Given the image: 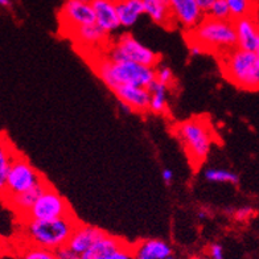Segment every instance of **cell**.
<instances>
[{"label":"cell","mask_w":259,"mask_h":259,"mask_svg":"<svg viewBox=\"0 0 259 259\" xmlns=\"http://www.w3.org/2000/svg\"><path fill=\"white\" fill-rule=\"evenodd\" d=\"M81 222L74 214H69L57 220L49 221H23V233L27 243L57 251L68 246L75 228Z\"/></svg>","instance_id":"obj_2"},{"label":"cell","mask_w":259,"mask_h":259,"mask_svg":"<svg viewBox=\"0 0 259 259\" xmlns=\"http://www.w3.org/2000/svg\"><path fill=\"white\" fill-rule=\"evenodd\" d=\"M45 180L47 179L28 161L27 157L19 154L12 163L7 181H6V188L2 192L3 201L17 194L31 191L34 187L44 183Z\"/></svg>","instance_id":"obj_7"},{"label":"cell","mask_w":259,"mask_h":259,"mask_svg":"<svg viewBox=\"0 0 259 259\" xmlns=\"http://www.w3.org/2000/svg\"><path fill=\"white\" fill-rule=\"evenodd\" d=\"M105 234L106 233L103 230H101L99 228H96V226L79 224L75 228L72 238L69 241L68 247L72 249L74 252H77V254H79V255H82L93 245H96Z\"/></svg>","instance_id":"obj_14"},{"label":"cell","mask_w":259,"mask_h":259,"mask_svg":"<svg viewBox=\"0 0 259 259\" xmlns=\"http://www.w3.org/2000/svg\"><path fill=\"white\" fill-rule=\"evenodd\" d=\"M60 21L68 31L83 25L96 24V14L90 3L65 0L60 11Z\"/></svg>","instance_id":"obj_9"},{"label":"cell","mask_w":259,"mask_h":259,"mask_svg":"<svg viewBox=\"0 0 259 259\" xmlns=\"http://www.w3.org/2000/svg\"><path fill=\"white\" fill-rule=\"evenodd\" d=\"M17 259H57V255L56 251L25 242V246L20 250Z\"/></svg>","instance_id":"obj_25"},{"label":"cell","mask_w":259,"mask_h":259,"mask_svg":"<svg viewBox=\"0 0 259 259\" xmlns=\"http://www.w3.org/2000/svg\"><path fill=\"white\" fill-rule=\"evenodd\" d=\"M49 185L51 184L45 180L44 183H41L40 185L34 187L31 191H27L24 192V193H20L17 194V196H14V197L7 198V200H4V202H6V205L10 206L21 220H24L25 215L28 214V211L31 210L32 206L34 205V202L37 201L41 194L47 191V188H48Z\"/></svg>","instance_id":"obj_16"},{"label":"cell","mask_w":259,"mask_h":259,"mask_svg":"<svg viewBox=\"0 0 259 259\" xmlns=\"http://www.w3.org/2000/svg\"><path fill=\"white\" fill-rule=\"evenodd\" d=\"M189 53L192 57H197V56L204 55L205 51L201 45L196 44V42H189Z\"/></svg>","instance_id":"obj_32"},{"label":"cell","mask_w":259,"mask_h":259,"mask_svg":"<svg viewBox=\"0 0 259 259\" xmlns=\"http://www.w3.org/2000/svg\"><path fill=\"white\" fill-rule=\"evenodd\" d=\"M206 16L215 19V20H232V15H230V10H229L226 0H217L208 11Z\"/></svg>","instance_id":"obj_26"},{"label":"cell","mask_w":259,"mask_h":259,"mask_svg":"<svg viewBox=\"0 0 259 259\" xmlns=\"http://www.w3.org/2000/svg\"><path fill=\"white\" fill-rule=\"evenodd\" d=\"M105 259H135L134 258L133 245L126 242L123 246H120L116 251H114L113 254H110L109 256H106Z\"/></svg>","instance_id":"obj_29"},{"label":"cell","mask_w":259,"mask_h":259,"mask_svg":"<svg viewBox=\"0 0 259 259\" xmlns=\"http://www.w3.org/2000/svg\"><path fill=\"white\" fill-rule=\"evenodd\" d=\"M188 42L201 45L205 53L225 55L237 48V32L233 20H215L205 16L197 27L187 32Z\"/></svg>","instance_id":"obj_3"},{"label":"cell","mask_w":259,"mask_h":259,"mask_svg":"<svg viewBox=\"0 0 259 259\" xmlns=\"http://www.w3.org/2000/svg\"><path fill=\"white\" fill-rule=\"evenodd\" d=\"M226 211H228L230 217H233L235 221L239 222L247 221V220L251 219L252 214H254V210H252L251 206H241V208L237 209H228Z\"/></svg>","instance_id":"obj_28"},{"label":"cell","mask_w":259,"mask_h":259,"mask_svg":"<svg viewBox=\"0 0 259 259\" xmlns=\"http://www.w3.org/2000/svg\"><path fill=\"white\" fill-rule=\"evenodd\" d=\"M92 66L98 78L110 90L115 89L118 86L148 88L156 79V69L135 62H115L107 57H101L97 58Z\"/></svg>","instance_id":"obj_1"},{"label":"cell","mask_w":259,"mask_h":259,"mask_svg":"<svg viewBox=\"0 0 259 259\" xmlns=\"http://www.w3.org/2000/svg\"><path fill=\"white\" fill-rule=\"evenodd\" d=\"M106 57L115 62L130 61L154 69H156L160 62V56L152 49L147 48L146 45L130 33H124L118 37V40L109 48Z\"/></svg>","instance_id":"obj_6"},{"label":"cell","mask_w":259,"mask_h":259,"mask_svg":"<svg viewBox=\"0 0 259 259\" xmlns=\"http://www.w3.org/2000/svg\"><path fill=\"white\" fill-rule=\"evenodd\" d=\"M124 243H126L124 239L106 233L96 245H93L88 251L82 254L81 259H105Z\"/></svg>","instance_id":"obj_19"},{"label":"cell","mask_w":259,"mask_h":259,"mask_svg":"<svg viewBox=\"0 0 259 259\" xmlns=\"http://www.w3.org/2000/svg\"><path fill=\"white\" fill-rule=\"evenodd\" d=\"M204 179L209 183H217V184L238 185L239 183L238 174L225 168H208L204 170Z\"/></svg>","instance_id":"obj_23"},{"label":"cell","mask_w":259,"mask_h":259,"mask_svg":"<svg viewBox=\"0 0 259 259\" xmlns=\"http://www.w3.org/2000/svg\"><path fill=\"white\" fill-rule=\"evenodd\" d=\"M111 92L115 94L122 105L128 106L130 109L137 113H144L150 110L151 94L147 88L138 86H118Z\"/></svg>","instance_id":"obj_12"},{"label":"cell","mask_w":259,"mask_h":259,"mask_svg":"<svg viewBox=\"0 0 259 259\" xmlns=\"http://www.w3.org/2000/svg\"><path fill=\"white\" fill-rule=\"evenodd\" d=\"M237 32V48L259 55V21L254 16H247L234 21Z\"/></svg>","instance_id":"obj_11"},{"label":"cell","mask_w":259,"mask_h":259,"mask_svg":"<svg viewBox=\"0 0 259 259\" xmlns=\"http://www.w3.org/2000/svg\"><path fill=\"white\" fill-rule=\"evenodd\" d=\"M116 12L120 25L131 28L144 14L143 0H116Z\"/></svg>","instance_id":"obj_20"},{"label":"cell","mask_w":259,"mask_h":259,"mask_svg":"<svg viewBox=\"0 0 259 259\" xmlns=\"http://www.w3.org/2000/svg\"><path fill=\"white\" fill-rule=\"evenodd\" d=\"M258 68H259V55H258Z\"/></svg>","instance_id":"obj_40"},{"label":"cell","mask_w":259,"mask_h":259,"mask_svg":"<svg viewBox=\"0 0 259 259\" xmlns=\"http://www.w3.org/2000/svg\"><path fill=\"white\" fill-rule=\"evenodd\" d=\"M175 134L194 168L200 167L208 157L214 135L209 123L202 118H191L179 123Z\"/></svg>","instance_id":"obj_5"},{"label":"cell","mask_w":259,"mask_h":259,"mask_svg":"<svg viewBox=\"0 0 259 259\" xmlns=\"http://www.w3.org/2000/svg\"><path fill=\"white\" fill-rule=\"evenodd\" d=\"M17 155L19 154L15 151L14 147L11 146L10 140L4 137L2 138V144H0V191L2 192L6 188L8 174Z\"/></svg>","instance_id":"obj_21"},{"label":"cell","mask_w":259,"mask_h":259,"mask_svg":"<svg viewBox=\"0 0 259 259\" xmlns=\"http://www.w3.org/2000/svg\"><path fill=\"white\" fill-rule=\"evenodd\" d=\"M78 2H82V3H90V4H92L93 0H78Z\"/></svg>","instance_id":"obj_38"},{"label":"cell","mask_w":259,"mask_h":259,"mask_svg":"<svg viewBox=\"0 0 259 259\" xmlns=\"http://www.w3.org/2000/svg\"><path fill=\"white\" fill-rule=\"evenodd\" d=\"M68 34L74 38L77 44H79L81 47H85V48L101 47V44L105 42L107 40V36H109L102 28L97 24L74 28V29L68 31Z\"/></svg>","instance_id":"obj_17"},{"label":"cell","mask_w":259,"mask_h":259,"mask_svg":"<svg viewBox=\"0 0 259 259\" xmlns=\"http://www.w3.org/2000/svg\"><path fill=\"white\" fill-rule=\"evenodd\" d=\"M143 3L144 14L154 23L161 27H172L176 24L170 11L169 0H143Z\"/></svg>","instance_id":"obj_18"},{"label":"cell","mask_w":259,"mask_h":259,"mask_svg":"<svg viewBox=\"0 0 259 259\" xmlns=\"http://www.w3.org/2000/svg\"><path fill=\"white\" fill-rule=\"evenodd\" d=\"M135 259H168L172 256V247L164 239L148 238L133 245Z\"/></svg>","instance_id":"obj_15"},{"label":"cell","mask_w":259,"mask_h":259,"mask_svg":"<svg viewBox=\"0 0 259 259\" xmlns=\"http://www.w3.org/2000/svg\"><path fill=\"white\" fill-rule=\"evenodd\" d=\"M0 6L3 8H11L12 7V0H0Z\"/></svg>","instance_id":"obj_35"},{"label":"cell","mask_w":259,"mask_h":259,"mask_svg":"<svg viewBox=\"0 0 259 259\" xmlns=\"http://www.w3.org/2000/svg\"><path fill=\"white\" fill-rule=\"evenodd\" d=\"M206 256H208L209 259H225L224 247L217 242L210 243L208 247V255Z\"/></svg>","instance_id":"obj_30"},{"label":"cell","mask_w":259,"mask_h":259,"mask_svg":"<svg viewBox=\"0 0 259 259\" xmlns=\"http://www.w3.org/2000/svg\"><path fill=\"white\" fill-rule=\"evenodd\" d=\"M56 255H57V259H81V255L73 251L72 249H69L68 246L58 249L56 251Z\"/></svg>","instance_id":"obj_31"},{"label":"cell","mask_w":259,"mask_h":259,"mask_svg":"<svg viewBox=\"0 0 259 259\" xmlns=\"http://www.w3.org/2000/svg\"><path fill=\"white\" fill-rule=\"evenodd\" d=\"M161 179L164 180V183L170 184L172 180H174V170L169 169V168H164V169L161 170Z\"/></svg>","instance_id":"obj_33"},{"label":"cell","mask_w":259,"mask_h":259,"mask_svg":"<svg viewBox=\"0 0 259 259\" xmlns=\"http://www.w3.org/2000/svg\"><path fill=\"white\" fill-rule=\"evenodd\" d=\"M156 81H159L163 85L172 88L175 83V74L172 69L168 66H157L156 68Z\"/></svg>","instance_id":"obj_27"},{"label":"cell","mask_w":259,"mask_h":259,"mask_svg":"<svg viewBox=\"0 0 259 259\" xmlns=\"http://www.w3.org/2000/svg\"><path fill=\"white\" fill-rule=\"evenodd\" d=\"M169 6L175 23L187 32L194 29L206 16L197 0H169Z\"/></svg>","instance_id":"obj_10"},{"label":"cell","mask_w":259,"mask_h":259,"mask_svg":"<svg viewBox=\"0 0 259 259\" xmlns=\"http://www.w3.org/2000/svg\"><path fill=\"white\" fill-rule=\"evenodd\" d=\"M188 259H209V258L205 255H194V256H191V258H188Z\"/></svg>","instance_id":"obj_37"},{"label":"cell","mask_w":259,"mask_h":259,"mask_svg":"<svg viewBox=\"0 0 259 259\" xmlns=\"http://www.w3.org/2000/svg\"><path fill=\"white\" fill-rule=\"evenodd\" d=\"M72 214V209L69 202L56 191L55 188L49 185L47 191L41 194L38 200L34 202L32 209L28 211L23 221L33 220V221H49L57 220L61 217Z\"/></svg>","instance_id":"obj_8"},{"label":"cell","mask_w":259,"mask_h":259,"mask_svg":"<svg viewBox=\"0 0 259 259\" xmlns=\"http://www.w3.org/2000/svg\"><path fill=\"white\" fill-rule=\"evenodd\" d=\"M92 7L96 14V24L107 34L122 27L116 12V0H93Z\"/></svg>","instance_id":"obj_13"},{"label":"cell","mask_w":259,"mask_h":259,"mask_svg":"<svg viewBox=\"0 0 259 259\" xmlns=\"http://www.w3.org/2000/svg\"><path fill=\"white\" fill-rule=\"evenodd\" d=\"M198 217H200L201 220L206 219V217H208V213H206V210H201L200 213H198Z\"/></svg>","instance_id":"obj_36"},{"label":"cell","mask_w":259,"mask_h":259,"mask_svg":"<svg viewBox=\"0 0 259 259\" xmlns=\"http://www.w3.org/2000/svg\"><path fill=\"white\" fill-rule=\"evenodd\" d=\"M168 259H178V258H175V256L172 255V256H169V258H168Z\"/></svg>","instance_id":"obj_39"},{"label":"cell","mask_w":259,"mask_h":259,"mask_svg":"<svg viewBox=\"0 0 259 259\" xmlns=\"http://www.w3.org/2000/svg\"><path fill=\"white\" fill-rule=\"evenodd\" d=\"M221 57V72L226 79L238 89L259 90L258 55L235 48Z\"/></svg>","instance_id":"obj_4"},{"label":"cell","mask_w":259,"mask_h":259,"mask_svg":"<svg viewBox=\"0 0 259 259\" xmlns=\"http://www.w3.org/2000/svg\"><path fill=\"white\" fill-rule=\"evenodd\" d=\"M147 89L151 94L150 111H152L154 114L165 113L168 105V90H169V88L155 79Z\"/></svg>","instance_id":"obj_22"},{"label":"cell","mask_w":259,"mask_h":259,"mask_svg":"<svg viewBox=\"0 0 259 259\" xmlns=\"http://www.w3.org/2000/svg\"><path fill=\"white\" fill-rule=\"evenodd\" d=\"M215 2H217V0H197L198 6H200V8H201L202 11H204L205 15L208 14V11L210 10V7L215 3Z\"/></svg>","instance_id":"obj_34"},{"label":"cell","mask_w":259,"mask_h":259,"mask_svg":"<svg viewBox=\"0 0 259 259\" xmlns=\"http://www.w3.org/2000/svg\"><path fill=\"white\" fill-rule=\"evenodd\" d=\"M226 3L230 10L233 21L255 15V2L254 0H226Z\"/></svg>","instance_id":"obj_24"}]
</instances>
